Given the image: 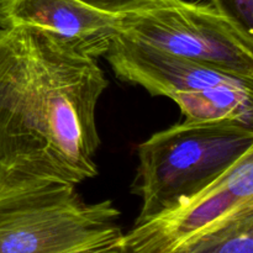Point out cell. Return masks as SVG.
Here are the masks:
<instances>
[{"label":"cell","mask_w":253,"mask_h":253,"mask_svg":"<svg viewBox=\"0 0 253 253\" xmlns=\"http://www.w3.org/2000/svg\"><path fill=\"white\" fill-rule=\"evenodd\" d=\"M96 58L46 30L0 29V198L98 175Z\"/></svg>","instance_id":"1"},{"label":"cell","mask_w":253,"mask_h":253,"mask_svg":"<svg viewBox=\"0 0 253 253\" xmlns=\"http://www.w3.org/2000/svg\"><path fill=\"white\" fill-rule=\"evenodd\" d=\"M253 146V128L230 120L172 126L138 145L132 192L142 200L133 226L179 209Z\"/></svg>","instance_id":"2"},{"label":"cell","mask_w":253,"mask_h":253,"mask_svg":"<svg viewBox=\"0 0 253 253\" xmlns=\"http://www.w3.org/2000/svg\"><path fill=\"white\" fill-rule=\"evenodd\" d=\"M120 81L172 99L184 121L230 120L253 128V81L179 58L125 35L105 54Z\"/></svg>","instance_id":"3"},{"label":"cell","mask_w":253,"mask_h":253,"mask_svg":"<svg viewBox=\"0 0 253 253\" xmlns=\"http://www.w3.org/2000/svg\"><path fill=\"white\" fill-rule=\"evenodd\" d=\"M110 200L88 204L72 185L0 198V253H64L120 239Z\"/></svg>","instance_id":"4"},{"label":"cell","mask_w":253,"mask_h":253,"mask_svg":"<svg viewBox=\"0 0 253 253\" xmlns=\"http://www.w3.org/2000/svg\"><path fill=\"white\" fill-rule=\"evenodd\" d=\"M120 29L166 53L253 81V41L211 5L155 0L120 15Z\"/></svg>","instance_id":"5"},{"label":"cell","mask_w":253,"mask_h":253,"mask_svg":"<svg viewBox=\"0 0 253 253\" xmlns=\"http://www.w3.org/2000/svg\"><path fill=\"white\" fill-rule=\"evenodd\" d=\"M253 207V146L204 192L179 209L123 235L124 253H172L225 217Z\"/></svg>","instance_id":"6"},{"label":"cell","mask_w":253,"mask_h":253,"mask_svg":"<svg viewBox=\"0 0 253 253\" xmlns=\"http://www.w3.org/2000/svg\"><path fill=\"white\" fill-rule=\"evenodd\" d=\"M15 26L46 30L94 58L105 56L121 34L120 15L79 0H0V29Z\"/></svg>","instance_id":"7"},{"label":"cell","mask_w":253,"mask_h":253,"mask_svg":"<svg viewBox=\"0 0 253 253\" xmlns=\"http://www.w3.org/2000/svg\"><path fill=\"white\" fill-rule=\"evenodd\" d=\"M172 253H253V207L208 227Z\"/></svg>","instance_id":"8"},{"label":"cell","mask_w":253,"mask_h":253,"mask_svg":"<svg viewBox=\"0 0 253 253\" xmlns=\"http://www.w3.org/2000/svg\"><path fill=\"white\" fill-rule=\"evenodd\" d=\"M219 14L253 41V0H210Z\"/></svg>","instance_id":"9"},{"label":"cell","mask_w":253,"mask_h":253,"mask_svg":"<svg viewBox=\"0 0 253 253\" xmlns=\"http://www.w3.org/2000/svg\"><path fill=\"white\" fill-rule=\"evenodd\" d=\"M88 6L113 15H124L137 10L155 0H79Z\"/></svg>","instance_id":"10"},{"label":"cell","mask_w":253,"mask_h":253,"mask_svg":"<svg viewBox=\"0 0 253 253\" xmlns=\"http://www.w3.org/2000/svg\"><path fill=\"white\" fill-rule=\"evenodd\" d=\"M64 253H91L90 251L85 249H78V250H73V251H69V252H64Z\"/></svg>","instance_id":"11"}]
</instances>
